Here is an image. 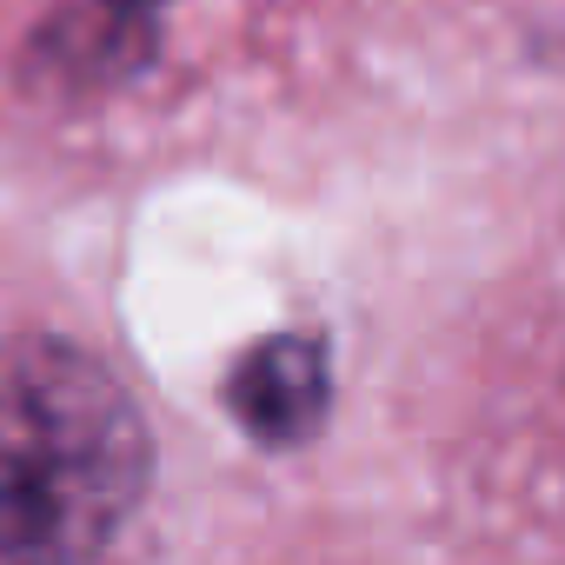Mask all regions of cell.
I'll use <instances>...</instances> for the list:
<instances>
[{
	"instance_id": "1",
	"label": "cell",
	"mask_w": 565,
	"mask_h": 565,
	"mask_svg": "<svg viewBox=\"0 0 565 565\" xmlns=\"http://www.w3.org/2000/svg\"><path fill=\"white\" fill-rule=\"evenodd\" d=\"M147 492L127 386L47 333L0 340V565H94Z\"/></svg>"
},
{
	"instance_id": "2",
	"label": "cell",
	"mask_w": 565,
	"mask_h": 565,
	"mask_svg": "<svg viewBox=\"0 0 565 565\" xmlns=\"http://www.w3.org/2000/svg\"><path fill=\"white\" fill-rule=\"evenodd\" d=\"M239 426L266 446H294L320 426L327 413V347L313 333H273L259 340L226 386Z\"/></svg>"
}]
</instances>
